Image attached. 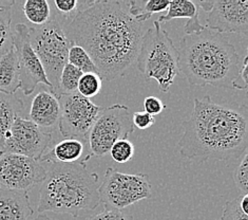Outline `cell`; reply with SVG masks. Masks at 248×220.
<instances>
[{
  "label": "cell",
  "instance_id": "cell-1",
  "mask_svg": "<svg viewBox=\"0 0 248 220\" xmlns=\"http://www.w3.org/2000/svg\"><path fill=\"white\" fill-rule=\"evenodd\" d=\"M62 27L71 43L90 55L102 80L124 76L137 61L143 31L127 1L79 2L78 13Z\"/></svg>",
  "mask_w": 248,
  "mask_h": 220
},
{
  "label": "cell",
  "instance_id": "cell-2",
  "mask_svg": "<svg viewBox=\"0 0 248 220\" xmlns=\"http://www.w3.org/2000/svg\"><path fill=\"white\" fill-rule=\"evenodd\" d=\"M193 102L191 116L182 123L184 133L178 143L181 157L205 162L229 161L243 156L248 145L246 105L217 104L209 96Z\"/></svg>",
  "mask_w": 248,
  "mask_h": 220
},
{
  "label": "cell",
  "instance_id": "cell-3",
  "mask_svg": "<svg viewBox=\"0 0 248 220\" xmlns=\"http://www.w3.org/2000/svg\"><path fill=\"white\" fill-rule=\"evenodd\" d=\"M176 49L180 73L191 86L247 89L240 81L242 62L228 35L205 27L200 33L183 36Z\"/></svg>",
  "mask_w": 248,
  "mask_h": 220
},
{
  "label": "cell",
  "instance_id": "cell-4",
  "mask_svg": "<svg viewBox=\"0 0 248 220\" xmlns=\"http://www.w3.org/2000/svg\"><path fill=\"white\" fill-rule=\"evenodd\" d=\"M86 160L71 163H51L41 183L37 212L69 214L78 218L82 212L99 205V178L87 169Z\"/></svg>",
  "mask_w": 248,
  "mask_h": 220
},
{
  "label": "cell",
  "instance_id": "cell-5",
  "mask_svg": "<svg viewBox=\"0 0 248 220\" xmlns=\"http://www.w3.org/2000/svg\"><path fill=\"white\" fill-rule=\"evenodd\" d=\"M137 66L146 81H156L159 90L168 92L180 74L179 53L167 31L155 20L140 41Z\"/></svg>",
  "mask_w": 248,
  "mask_h": 220
},
{
  "label": "cell",
  "instance_id": "cell-6",
  "mask_svg": "<svg viewBox=\"0 0 248 220\" xmlns=\"http://www.w3.org/2000/svg\"><path fill=\"white\" fill-rule=\"evenodd\" d=\"M30 41L52 86L51 92L57 97L61 74L68 64V52L72 43L58 18H53L44 26L30 28Z\"/></svg>",
  "mask_w": 248,
  "mask_h": 220
},
{
  "label": "cell",
  "instance_id": "cell-7",
  "mask_svg": "<svg viewBox=\"0 0 248 220\" xmlns=\"http://www.w3.org/2000/svg\"><path fill=\"white\" fill-rule=\"evenodd\" d=\"M99 201L105 210H125L126 207L149 199L152 186L146 174H124L109 168L105 171L103 182L98 186Z\"/></svg>",
  "mask_w": 248,
  "mask_h": 220
},
{
  "label": "cell",
  "instance_id": "cell-8",
  "mask_svg": "<svg viewBox=\"0 0 248 220\" xmlns=\"http://www.w3.org/2000/svg\"><path fill=\"white\" fill-rule=\"evenodd\" d=\"M133 133L132 117L126 105L114 104L104 108L88 135L90 153L104 157L115 142L127 139Z\"/></svg>",
  "mask_w": 248,
  "mask_h": 220
},
{
  "label": "cell",
  "instance_id": "cell-9",
  "mask_svg": "<svg viewBox=\"0 0 248 220\" xmlns=\"http://www.w3.org/2000/svg\"><path fill=\"white\" fill-rule=\"evenodd\" d=\"M58 100L61 104L58 130L62 138L80 139L88 143V135L103 111V107L78 93L60 96Z\"/></svg>",
  "mask_w": 248,
  "mask_h": 220
},
{
  "label": "cell",
  "instance_id": "cell-10",
  "mask_svg": "<svg viewBox=\"0 0 248 220\" xmlns=\"http://www.w3.org/2000/svg\"><path fill=\"white\" fill-rule=\"evenodd\" d=\"M54 140L53 130L44 129L29 118L17 117L5 136L2 151L40 161Z\"/></svg>",
  "mask_w": 248,
  "mask_h": 220
},
{
  "label": "cell",
  "instance_id": "cell-11",
  "mask_svg": "<svg viewBox=\"0 0 248 220\" xmlns=\"http://www.w3.org/2000/svg\"><path fill=\"white\" fill-rule=\"evenodd\" d=\"M46 168L44 163L22 154L0 151V186L27 192L44 182Z\"/></svg>",
  "mask_w": 248,
  "mask_h": 220
},
{
  "label": "cell",
  "instance_id": "cell-12",
  "mask_svg": "<svg viewBox=\"0 0 248 220\" xmlns=\"http://www.w3.org/2000/svg\"><path fill=\"white\" fill-rule=\"evenodd\" d=\"M199 7L207 12L206 28L221 34L248 33V0L199 1Z\"/></svg>",
  "mask_w": 248,
  "mask_h": 220
},
{
  "label": "cell",
  "instance_id": "cell-13",
  "mask_svg": "<svg viewBox=\"0 0 248 220\" xmlns=\"http://www.w3.org/2000/svg\"><path fill=\"white\" fill-rule=\"evenodd\" d=\"M14 49L18 59L20 89L25 96H31L39 85L52 89V86L45 74L43 66L34 52L30 41V28L25 23H18L13 33Z\"/></svg>",
  "mask_w": 248,
  "mask_h": 220
},
{
  "label": "cell",
  "instance_id": "cell-14",
  "mask_svg": "<svg viewBox=\"0 0 248 220\" xmlns=\"http://www.w3.org/2000/svg\"><path fill=\"white\" fill-rule=\"evenodd\" d=\"M61 118L60 100L51 91H40L34 97L31 103L29 120L37 126L52 130L58 128Z\"/></svg>",
  "mask_w": 248,
  "mask_h": 220
},
{
  "label": "cell",
  "instance_id": "cell-15",
  "mask_svg": "<svg viewBox=\"0 0 248 220\" xmlns=\"http://www.w3.org/2000/svg\"><path fill=\"white\" fill-rule=\"evenodd\" d=\"M33 213L29 193L0 186V220H29Z\"/></svg>",
  "mask_w": 248,
  "mask_h": 220
},
{
  "label": "cell",
  "instance_id": "cell-16",
  "mask_svg": "<svg viewBox=\"0 0 248 220\" xmlns=\"http://www.w3.org/2000/svg\"><path fill=\"white\" fill-rule=\"evenodd\" d=\"M85 144H87L86 141L75 138H63L56 141L40 159V162L44 164H71L86 160L81 159L85 151Z\"/></svg>",
  "mask_w": 248,
  "mask_h": 220
},
{
  "label": "cell",
  "instance_id": "cell-17",
  "mask_svg": "<svg viewBox=\"0 0 248 220\" xmlns=\"http://www.w3.org/2000/svg\"><path fill=\"white\" fill-rule=\"evenodd\" d=\"M22 109V100L16 94L0 92V151L3 150L5 136Z\"/></svg>",
  "mask_w": 248,
  "mask_h": 220
},
{
  "label": "cell",
  "instance_id": "cell-18",
  "mask_svg": "<svg viewBox=\"0 0 248 220\" xmlns=\"http://www.w3.org/2000/svg\"><path fill=\"white\" fill-rule=\"evenodd\" d=\"M20 89L18 59L13 48L0 57V92L15 94Z\"/></svg>",
  "mask_w": 248,
  "mask_h": 220
},
{
  "label": "cell",
  "instance_id": "cell-19",
  "mask_svg": "<svg viewBox=\"0 0 248 220\" xmlns=\"http://www.w3.org/2000/svg\"><path fill=\"white\" fill-rule=\"evenodd\" d=\"M128 11L130 15L140 23L150 19L153 14L166 11L169 0H129Z\"/></svg>",
  "mask_w": 248,
  "mask_h": 220
},
{
  "label": "cell",
  "instance_id": "cell-20",
  "mask_svg": "<svg viewBox=\"0 0 248 220\" xmlns=\"http://www.w3.org/2000/svg\"><path fill=\"white\" fill-rule=\"evenodd\" d=\"M200 7L197 2L190 0H172L169 1L167 8V14L158 17L156 20L159 25L166 23L176 18H186L187 20L199 17Z\"/></svg>",
  "mask_w": 248,
  "mask_h": 220
},
{
  "label": "cell",
  "instance_id": "cell-21",
  "mask_svg": "<svg viewBox=\"0 0 248 220\" xmlns=\"http://www.w3.org/2000/svg\"><path fill=\"white\" fill-rule=\"evenodd\" d=\"M14 1L0 4V57L14 48L13 32L11 29Z\"/></svg>",
  "mask_w": 248,
  "mask_h": 220
},
{
  "label": "cell",
  "instance_id": "cell-22",
  "mask_svg": "<svg viewBox=\"0 0 248 220\" xmlns=\"http://www.w3.org/2000/svg\"><path fill=\"white\" fill-rule=\"evenodd\" d=\"M22 11L29 22L36 27L44 26L51 20V8L46 0H27Z\"/></svg>",
  "mask_w": 248,
  "mask_h": 220
},
{
  "label": "cell",
  "instance_id": "cell-23",
  "mask_svg": "<svg viewBox=\"0 0 248 220\" xmlns=\"http://www.w3.org/2000/svg\"><path fill=\"white\" fill-rule=\"evenodd\" d=\"M84 74L78 68H75L69 63L63 67L61 74L60 85H58L57 98L60 96H69V94L78 93V82Z\"/></svg>",
  "mask_w": 248,
  "mask_h": 220
},
{
  "label": "cell",
  "instance_id": "cell-24",
  "mask_svg": "<svg viewBox=\"0 0 248 220\" xmlns=\"http://www.w3.org/2000/svg\"><path fill=\"white\" fill-rule=\"evenodd\" d=\"M68 63L78 68L82 73H98L96 66L94 65L90 55L78 45L70 47L68 52Z\"/></svg>",
  "mask_w": 248,
  "mask_h": 220
},
{
  "label": "cell",
  "instance_id": "cell-25",
  "mask_svg": "<svg viewBox=\"0 0 248 220\" xmlns=\"http://www.w3.org/2000/svg\"><path fill=\"white\" fill-rule=\"evenodd\" d=\"M103 80L98 73H84L78 82V93L86 99L96 97L102 90Z\"/></svg>",
  "mask_w": 248,
  "mask_h": 220
},
{
  "label": "cell",
  "instance_id": "cell-26",
  "mask_svg": "<svg viewBox=\"0 0 248 220\" xmlns=\"http://www.w3.org/2000/svg\"><path fill=\"white\" fill-rule=\"evenodd\" d=\"M135 148L132 142H130L128 139H124L115 142L111 146L109 153L111 154L112 159L117 163H127L130 161L134 156Z\"/></svg>",
  "mask_w": 248,
  "mask_h": 220
},
{
  "label": "cell",
  "instance_id": "cell-27",
  "mask_svg": "<svg viewBox=\"0 0 248 220\" xmlns=\"http://www.w3.org/2000/svg\"><path fill=\"white\" fill-rule=\"evenodd\" d=\"M234 183L240 191L246 195L248 193V153L244 152L240 164L233 175Z\"/></svg>",
  "mask_w": 248,
  "mask_h": 220
},
{
  "label": "cell",
  "instance_id": "cell-28",
  "mask_svg": "<svg viewBox=\"0 0 248 220\" xmlns=\"http://www.w3.org/2000/svg\"><path fill=\"white\" fill-rule=\"evenodd\" d=\"M53 4L60 15L69 21L72 20L79 11V1L78 0H53Z\"/></svg>",
  "mask_w": 248,
  "mask_h": 220
},
{
  "label": "cell",
  "instance_id": "cell-29",
  "mask_svg": "<svg viewBox=\"0 0 248 220\" xmlns=\"http://www.w3.org/2000/svg\"><path fill=\"white\" fill-rule=\"evenodd\" d=\"M240 199L241 197L226 202L221 220H248V215L240 207Z\"/></svg>",
  "mask_w": 248,
  "mask_h": 220
},
{
  "label": "cell",
  "instance_id": "cell-30",
  "mask_svg": "<svg viewBox=\"0 0 248 220\" xmlns=\"http://www.w3.org/2000/svg\"><path fill=\"white\" fill-rule=\"evenodd\" d=\"M87 220H134L131 214L125 210H104L90 216Z\"/></svg>",
  "mask_w": 248,
  "mask_h": 220
},
{
  "label": "cell",
  "instance_id": "cell-31",
  "mask_svg": "<svg viewBox=\"0 0 248 220\" xmlns=\"http://www.w3.org/2000/svg\"><path fill=\"white\" fill-rule=\"evenodd\" d=\"M144 108L147 114L155 117L163 112L164 109H166V105L164 104V102H162V100H159L156 97L150 96L144 100Z\"/></svg>",
  "mask_w": 248,
  "mask_h": 220
},
{
  "label": "cell",
  "instance_id": "cell-32",
  "mask_svg": "<svg viewBox=\"0 0 248 220\" xmlns=\"http://www.w3.org/2000/svg\"><path fill=\"white\" fill-rule=\"evenodd\" d=\"M132 123L134 128L148 129L155 123V117H153L147 112H134L132 116Z\"/></svg>",
  "mask_w": 248,
  "mask_h": 220
},
{
  "label": "cell",
  "instance_id": "cell-33",
  "mask_svg": "<svg viewBox=\"0 0 248 220\" xmlns=\"http://www.w3.org/2000/svg\"><path fill=\"white\" fill-rule=\"evenodd\" d=\"M247 62H248V56L245 54V56L242 59V66L240 70V81L242 82L245 87H247Z\"/></svg>",
  "mask_w": 248,
  "mask_h": 220
},
{
  "label": "cell",
  "instance_id": "cell-34",
  "mask_svg": "<svg viewBox=\"0 0 248 220\" xmlns=\"http://www.w3.org/2000/svg\"><path fill=\"white\" fill-rule=\"evenodd\" d=\"M247 205H248V194L243 195V197H241V199H240V207L245 214H248Z\"/></svg>",
  "mask_w": 248,
  "mask_h": 220
},
{
  "label": "cell",
  "instance_id": "cell-35",
  "mask_svg": "<svg viewBox=\"0 0 248 220\" xmlns=\"http://www.w3.org/2000/svg\"><path fill=\"white\" fill-rule=\"evenodd\" d=\"M32 220H53L52 218H50L49 216H46V214H39V215L37 217H35L34 219Z\"/></svg>",
  "mask_w": 248,
  "mask_h": 220
}]
</instances>
